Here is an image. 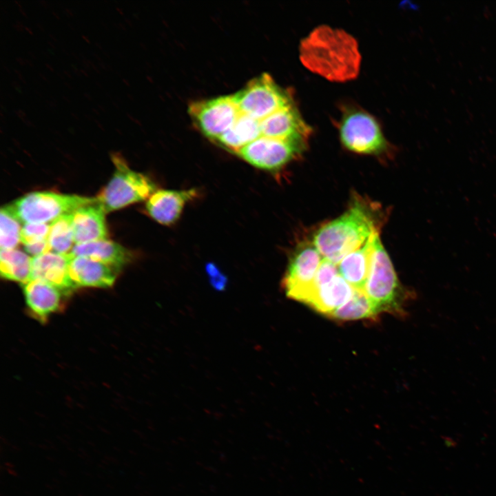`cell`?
Masks as SVG:
<instances>
[{"mask_svg":"<svg viewBox=\"0 0 496 496\" xmlns=\"http://www.w3.org/2000/svg\"><path fill=\"white\" fill-rule=\"evenodd\" d=\"M70 254L73 256L87 257L103 262L116 271L131 259L127 249L107 239L75 245Z\"/></svg>","mask_w":496,"mask_h":496,"instance_id":"17","label":"cell"},{"mask_svg":"<svg viewBox=\"0 0 496 496\" xmlns=\"http://www.w3.org/2000/svg\"><path fill=\"white\" fill-rule=\"evenodd\" d=\"M26 304L39 320H45L61 305V291L39 280H30L23 285Z\"/></svg>","mask_w":496,"mask_h":496,"instance_id":"16","label":"cell"},{"mask_svg":"<svg viewBox=\"0 0 496 496\" xmlns=\"http://www.w3.org/2000/svg\"><path fill=\"white\" fill-rule=\"evenodd\" d=\"M101 464H103L104 466H109V465H110V462H109L108 461H107L106 459H101Z\"/></svg>","mask_w":496,"mask_h":496,"instance_id":"35","label":"cell"},{"mask_svg":"<svg viewBox=\"0 0 496 496\" xmlns=\"http://www.w3.org/2000/svg\"><path fill=\"white\" fill-rule=\"evenodd\" d=\"M96 201V198L43 192L27 194L10 205L21 223H47Z\"/></svg>","mask_w":496,"mask_h":496,"instance_id":"5","label":"cell"},{"mask_svg":"<svg viewBox=\"0 0 496 496\" xmlns=\"http://www.w3.org/2000/svg\"><path fill=\"white\" fill-rule=\"evenodd\" d=\"M59 473L63 477H66L68 476V473H66V471L62 468H60L59 470Z\"/></svg>","mask_w":496,"mask_h":496,"instance_id":"29","label":"cell"},{"mask_svg":"<svg viewBox=\"0 0 496 496\" xmlns=\"http://www.w3.org/2000/svg\"><path fill=\"white\" fill-rule=\"evenodd\" d=\"M6 470L10 475H12L14 477L18 476L17 473L14 470H13V468H6Z\"/></svg>","mask_w":496,"mask_h":496,"instance_id":"27","label":"cell"},{"mask_svg":"<svg viewBox=\"0 0 496 496\" xmlns=\"http://www.w3.org/2000/svg\"><path fill=\"white\" fill-rule=\"evenodd\" d=\"M376 315L378 313L364 291L355 289L352 297L328 316L340 320H353L371 318Z\"/></svg>","mask_w":496,"mask_h":496,"instance_id":"21","label":"cell"},{"mask_svg":"<svg viewBox=\"0 0 496 496\" xmlns=\"http://www.w3.org/2000/svg\"><path fill=\"white\" fill-rule=\"evenodd\" d=\"M72 256L49 251L34 256L31 260V279L45 282L61 291L74 288L70 277L69 265Z\"/></svg>","mask_w":496,"mask_h":496,"instance_id":"12","label":"cell"},{"mask_svg":"<svg viewBox=\"0 0 496 496\" xmlns=\"http://www.w3.org/2000/svg\"><path fill=\"white\" fill-rule=\"evenodd\" d=\"M306 147L281 139L260 136L238 152L249 164L266 170H276L300 154Z\"/></svg>","mask_w":496,"mask_h":496,"instance_id":"10","label":"cell"},{"mask_svg":"<svg viewBox=\"0 0 496 496\" xmlns=\"http://www.w3.org/2000/svg\"><path fill=\"white\" fill-rule=\"evenodd\" d=\"M1 440L6 445L10 446V443L6 438H4L3 435L1 436Z\"/></svg>","mask_w":496,"mask_h":496,"instance_id":"31","label":"cell"},{"mask_svg":"<svg viewBox=\"0 0 496 496\" xmlns=\"http://www.w3.org/2000/svg\"><path fill=\"white\" fill-rule=\"evenodd\" d=\"M339 134L343 145L355 153L380 154L388 148L378 121L360 109L344 110L339 124Z\"/></svg>","mask_w":496,"mask_h":496,"instance_id":"6","label":"cell"},{"mask_svg":"<svg viewBox=\"0 0 496 496\" xmlns=\"http://www.w3.org/2000/svg\"><path fill=\"white\" fill-rule=\"evenodd\" d=\"M4 465L7 468H13L14 467V465L11 462H5Z\"/></svg>","mask_w":496,"mask_h":496,"instance_id":"30","label":"cell"},{"mask_svg":"<svg viewBox=\"0 0 496 496\" xmlns=\"http://www.w3.org/2000/svg\"><path fill=\"white\" fill-rule=\"evenodd\" d=\"M63 437L65 439H66L67 440H72V437H71L70 435H69L64 434V435H63Z\"/></svg>","mask_w":496,"mask_h":496,"instance_id":"37","label":"cell"},{"mask_svg":"<svg viewBox=\"0 0 496 496\" xmlns=\"http://www.w3.org/2000/svg\"><path fill=\"white\" fill-rule=\"evenodd\" d=\"M79 452H80V453L83 455L85 457H90V455H88V453H87V451L84 448H79Z\"/></svg>","mask_w":496,"mask_h":496,"instance_id":"28","label":"cell"},{"mask_svg":"<svg viewBox=\"0 0 496 496\" xmlns=\"http://www.w3.org/2000/svg\"><path fill=\"white\" fill-rule=\"evenodd\" d=\"M1 249H13L21 242V221L15 215L11 205H4L0 213Z\"/></svg>","mask_w":496,"mask_h":496,"instance_id":"23","label":"cell"},{"mask_svg":"<svg viewBox=\"0 0 496 496\" xmlns=\"http://www.w3.org/2000/svg\"><path fill=\"white\" fill-rule=\"evenodd\" d=\"M195 189L185 190L160 189L148 198L145 209L154 220L164 225H170L180 218L185 205L196 198Z\"/></svg>","mask_w":496,"mask_h":496,"instance_id":"11","label":"cell"},{"mask_svg":"<svg viewBox=\"0 0 496 496\" xmlns=\"http://www.w3.org/2000/svg\"><path fill=\"white\" fill-rule=\"evenodd\" d=\"M45 458H46L48 461H50V462H56V459H55L54 457H51V456L47 455V456H45Z\"/></svg>","mask_w":496,"mask_h":496,"instance_id":"34","label":"cell"},{"mask_svg":"<svg viewBox=\"0 0 496 496\" xmlns=\"http://www.w3.org/2000/svg\"><path fill=\"white\" fill-rule=\"evenodd\" d=\"M354 291L355 289L338 274L329 283L318 288L307 304L328 316L346 303Z\"/></svg>","mask_w":496,"mask_h":496,"instance_id":"18","label":"cell"},{"mask_svg":"<svg viewBox=\"0 0 496 496\" xmlns=\"http://www.w3.org/2000/svg\"><path fill=\"white\" fill-rule=\"evenodd\" d=\"M322 259L313 242H304L296 249L282 280L289 298L307 302L313 294V281Z\"/></svg>","mask_w":496,"mask_h":496,"instance_id":"8","label":"cell"},{"mask_svg":"<svg viewBox=\"0 0 496 496\" xmlns=\"http://www.w3.org/2000/svg\"><path fill=\"white\" fill-rule=\"evenodd\" d=\"M189 112L204 135L214 140L232 127L240 114L232 96L194 102Z\"/></svg>","mask_w":496,"mask_h":496,"instance_id":"9","label":"cell"},{"mask_svg":"<svg viewBox=\"0 0 496 496\" xmlns=\"http://www.w3.org/2000/svg\"><path fill=\"white\" fill-rule=\"evenodd\" d=\"M260 121L240 112L232 127L216 141L231 152H238L262 136Z\"/></svg>","mask_w":496,"mask_h":496,"instance_id":"19","label":"cell"},{"mask_svg":"<svg viewBox=\"0 0 496 496\" xmlns=\"http://www.w3.org/2000/svg\"><path fill=\"white\" fill-rule=\"evenodd\" d=\"M32 258L17 249H1L0 271L6 280L21 282L22 285L31 279Z\"/></svg>","mask_w":496,"mask_h":496,"instance_id":"20","label":"cell"},{"mask_svg":"<svg viewBox=\"0 0 496 496\" xmlns=\"http://www.w3.org/2000/svg\"><path fill=\"white\" fill-rule=\"evenodd\" d=\"M77 455L80 458H83V459L85 458V457L83 455H82L81 453H78Z\"/></svg>","mask_w":496,"mask_h":496,"instance_id":"44","label":"cell"},{"mask_svg":"<svg viewBox=\"0 0 496 496\" xmlns=\"http://www.w3.org/2000/svg\"><path fill=\"white\" fill-rule=\"evenodd\" d=\"M52 481L55 483L56 485L61 483V482L57 478H52Z\"/></svg>","mask_w":496,"mask_h":496,"instance_id":"38","label":"cell"},{"mask_svg":"<svg viewBox=\"0 0 496 496\" xmlns=\"http://www.w3.org/2000/svg\"><path fill=\"white\" fill-rule=\"evenodd\" d=\"M377 234L373 233L362 247L345 256L338 264L339 274L355 289L364 291Z\"/></svg>","mask_w":496,"mask_h":496,"instance_id":"15","label":"cell"},{"mask_svg":"<svg viewBox=\"0 0 496 496\" xmlns=\"http://www.w3.org/2000/svg\"><path fill=\"white\" fill-rule=\"evenodd\" d=\"M97 477H98L99 478H100L101 480H104V479H105L104 476H103V475L100 474V473H98V474H97Z\"/></svg>","mask_w":496,"mask_h":496,"instance_id":"39","label":"cell"},{"mask_svg":"<svg viewBox=\"0 0 496 496\" xmlns=\"http://www.w3.org/2000/svg\"><path fill=\"white\" fill-rule=\"evenodd\" d=\"M72 214L61 216L50 224L48 240L54 252L68 254L73 248L74 241Z\"/></svg>","mask_w":496,"mask_h":496,"instance_id":"22","label":"cell"},{"mask_svg":"<svg viewBox=\"0 0 496 496\" xmlns=\"http://www.w3.org/2000/svg\"><path fill=\"white\" fill-rule=\"evenodd\" d=\"M98 466L100 467L101 469H105V466L102 464H99Z\"/></svg>","mask_w":496,"mask_h":496,"instance_id":"42","label":"cell"},{"mask_svg":"<svg viewBox=\"0 0 496 496\" xmlns=\"http://www.w3.org/2000/svg\"><path fill=\"white\" fill-rule=\"evenodd\" d=\"M109 477L112 479V480H115V477L112 475H109Z\"/></svg>","mask_w":496,"mask_h":496,"instance_id":"50","label":"cell"},{"mask_svg":"<svg viewBox=\"0 0 496 496\" xmlns=\"http://www.w3.org/2000/svg\"><path fill=\"white\" fill-rule=\"evenodd\" d=\"M87 444H88L90 446H94H94H96L95 444H94L93 442H92V441H88V442H87Z\"/></svg>","mask_w":496,"mask_h":496,"instance_id":"40","label":"cell"},{"mask_svg":"<svg viewBox=\"0 0 496 496\" xmlns=\"http://www.w3.org/2000/svg\"><path fill=\"white\" fill-rule=\"evenodd\" d=\"M364 292L377 313L389 312L403 313V302L406 292L397 278L393 265L384 249L379 234L375 235L371 267Z\"/></svg>","mask_w":496,"mask_h":496,"instance_id":"3","label":"cell"},{"mask_svg":"<svg viewBox=\"0 0 496 496\" xmlns=\"http://www.w3.org/2000/svg\"><path fill=\"white\" fill-rule=\"evenodd\" d=\"M374 209L362 198H355L342 215L320 227L313 243L323 258L338 265L345 256L378 232L380 220Z\"/></svg>","mask_w":496,"mask_h":496,"instance_id":"2","label":"cell"},{"mask_svg":"<svg viewBox=\"0 0 496 496\" xmlns=\"http://www.w3.org/2000/svg\"><path fill=\"white\" fill-rule=\"evenodd\" d=\"M338 274L339 271L338 265L329 260L323 258L313 281V296L315 294L316 290L318 288L329 283ZM313 296H311V298L313 297Z\"/></svg>","mask_w":496,"mask_h":496,"instance_id":"25","label":"cell"},{"mask_svg":"<svg viewBox=\"0 0 496 496\" xmlns=\"http://www.w3.org/2000/svg\"><path fill=\"white\" fill-rule=\"evenodd\" d=\"M300 59L310 71L335 82L358 76L361 56L356 40L341 29L320 25L304 38Z\"/></svg>","mask_w":496,"mask_h":496,"instance_id":"1","label":"cell"},{"mask_svg":"<svg viewBox=\"0 0 496 496\" xmlns=\"http://www.w3.org/2000/svg\"><path fill=\"white\" fill-rule=\"evenodd\" d=\"M113 448H114L115 451H118V452H121V449L119 448H118V447H116V446H113Z\"/></svg>","mask_w":496,"mask_h":496,"instance_id":"43","label":"cell"},{"mask_svg":"<svg viewBox=\"0 0 496 496\" xmlns=\"http://www.w3.org/2000/svg\"><path fill=\"white\" fill-rule=\"evenodd\" d=\"M112 160L115 172L96 197L105 213L143 201L154 192L152 181L144 174L130 169L121 155H112Z\"/></svg>","mask_w":496,"mask_h":496,"instance_id":"4","label":"cell"},{"mask_svg":"<svg viewBox=\"0 0 496 496\" xmlns=\"http://www.w3.org/2000/svg\"><path fill=\"white\" fill-rule=\"evenodd\" d=\"M55 485H56V484H54V485H52V484H45V487L48 488V489H50V490H54V489L56 488V486H55Z\"/></svg>","mask_w":496,"mask_h":496,"instance_id":"32","label":"cell"},{"mask_svg":"<svg viewBox=\"0 0 496 496\" xmlns=\"http://www.w3.org/2000/svg\"><path fill=\"white\" fill-rule=\"evenodd\" d=\"M24 493H25V495H31V493H29L28 491H26V490H25Z\"/></svg>","mask_w":496,"mask_h":496,"instance_id":"49","label":"cell"},{"mask_svg":"<svg viewBox=\"0 0 496 496\" xmlns=\"http://www.w3.org/2000/svg\"><path fill=\"white\" fill-rule=\"evenodd\" d=\"M50 228L48 223H25L21 227V242L26 246L48 240Z\"/></svg>","mask_w":496,"mask_h":496,"instance_id":"24","label":"cell"},{"mask_svg":"<svg viewBox=\"0 0 496 496\" xmlns=\"http://www.w3.org/2000/svg\"><path fill=\"white\" fill-rule=\"evenodd\" d=\"M78 496H85V495L79 493H78Z\"/></svg>","mask_w":496,"mask_h":496,"instance_id":"51","label":"cell"},{"mask_svg":"<svg viewBox=\"0 0 496 496\" xmlns=\"http://www.w3.org/2000/svg\"><path fill=\"white\" fill-rule=\"evenodd\" d=\"M59 494L60 496H65V494L63 493L62 491H59Z\"/></svg>","mask_w":496,"mask_h":496,"instance_id":"47","label":"cell"},{"mask_svg":"<svg viewBox=\"0 0 496 496\" xmlns=\"http://www.w3.org/2000/svg\"><path fill=\"white\" fill-rule=\"evenodd\" d=\"M83 473H84L85 475L89 476L90 477H93V475L90 472L83 471Z\"/></svg>","mask_w":496,"mask_h":496,"instance_id":"36","label":"cell"},{"mask_svg":"<svg viewBox=\"0 0 496 496\" xmlns=\"http://www.w3.org/2000/svg\"><path fill=\"white\" fill-rule=\"evenodd\" d=\"M38 446H39L40 448L43 449V450H48V449L50 448V446H48L44 445V444H39L38 445Z\"/></svg>","mask_w":496,"mask_h":496,"instance_id":"33","label":"cell"},{"mask_svg":"<svg viewBox=\"0 0 496 496\" xmlns=\"http://www.w3.org/2000/svg\"><path fill=\"white\" fill-rule=\"evenodd\" d=\"M56 437H57V439H59L60 441H61V442H62L63 444H64L65 445L69 446L70 444H69V442H68V440H67L66 439L63 438V437H61V435H57Z\"/></svg>","mask_w":496,"mask_h":496,"instance_id":"26","label":"cell"},{"mask_svg":"<svg viewBox=\"0 0 496 496\" xmlns=\"http://www.w3.org/2000/svg\"><path fill=\"white\" fill-rule=\"evenodd\" d=\"M69 273L74 288L109 287L114 284L116 278L115 269L103 262L83 256H72Z\"/></svg>","mask_w":496,"mask_h":496,"instance_id":"14","label":"cell"},{"mask_svg":"<svg viewBox=\"0 0 496 496\" xmlns=\"http://www.w3.org/2000/svg\"><path fill=\"white\" fill-rule=\"evenodd\" d=\"M68 449L72 453L74 452V450L71 446H68Z\"/></svg>","mask_w":496,"mask_h":496,"instance_id":"45","label":"cell"},{"mask_svg":"<svg viewBox=\"0 0 496 496\" xmlns=\"http://www.w3.org/2000/svg\"><path fill=\"white\" fill-rule=\"evenodd\" d=\"M232 97L240 112L258 121L294 103L291 94L266 73L251 81Z\"/></svg>","mask_w":496,"mask_h":496,"instance_id":"7","label":"cell"},{"mask_svg":"<svg viewBox=\"0 0 496 496\" xmlns=\"http://www.w3.org/2000/svg\"><path fill=\"white\" fill-rule=\"evenodd\" d=\"M106 486H107V488H110V489H114V486H112V484H106Z\"/></svg>","mask_w":496,"mask_h":496,"instance_id":"41","label":"cell"},{"mask_svg":"<svg viewBox=\"0 0 496 496\" xmlns=\"http://www.w3.org/2000/svg\"><path fill=\"white\" fill-rule=\"evenodd\" d=\"M29 444H30V446H34V447L36 446V444H35L34 442H31V441L29 442Z\"/></svg>","mask_w":496,"mask_h":496,"instance_id":"46","label":"cell"},{"mask_svg":"<svg viewBox=\"0 0 496 496\" xmlns=\"http://www.w3.org/2000/svg\"><path fill=\"white\" fill-rule=\"evenodd\" d=\"M105 213L97 200L72 212V225L76 245L106 239Z\"/></svg>","mask_w":496,"mask_h":496,"instance_id":"13","label":"cell"},{"mask_svg":"<svg viewBox=\"0 0 496 496\" xmlns=\"http://www.w3.org/2000/svg\"><path fill=\"white\" fill-rule=\"evenodd\" d=\"M94 451H95V453H99V454L101 453L100 451H99L98 449H96V448L94 449Z\"/></svg>","mask_w":496,"mask_h":496,"instance_id":"48","label":"cell"}]
</instances>
